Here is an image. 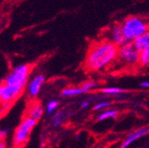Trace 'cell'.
I'll use <instances>...</instances> for the list:
<instances>
[{"mask_svg": "<svg viewBox=\"0 0 149 148\" xmlns=\"http://www.w3.org/2000/svg\"><path fill=\"white\" fill-rule=\"evenodd\" d=\"M30 73V67L27 64H22L14 67L6 77L4 83L12 85L25 87L28 83Z\"/></svg>", "mask_w": 149, "mask_h": 148, "instance_id": "5", "label": "cell"}, {"mask_svg": "<svg viewBox=\"0 0 149 148\" xmlns=\"http://www.w3.org/2000/svg\"><path fill=\"white\" fill-rule=\"evenodd\" d=\"M146 22H147V25H148V28H149V16L146 18Z\"/></svg>", "mask_w": 149, "mask_h": 148, "instance_id": "24", "label": "cell"}, {"mask_svg": "<svg viewBox=\"0 0 149 148\" xmlns=\"http://www.w3.org/2000/svg\"><path fill=\"white\" fill-rule=\"evenodd\" d=\"M117 116H118V112L116 109H108V110H106L104 112L100 113L97 116V120L99 122H102V121H105V120L110 119V118L116 119Z\"/></svg>", "mask_w": 149, "mask_h": 148, "instance_id": "13", "label": "cell"}, {"mask_svg": "<svg viewBox=\"0 0 149 148\" xmlns=\"http://www.w3.org/2000/svg\"><path fill=\"white\" fill-rule=\"evenodd\" d=\"M101 92L107 95H117L120 93H124V92H126V90L118 87H106L101 90Z\"/></svg>", "mask_w": 149, "mask_h": 148, "instance_id": "14", "label": "cell"}, {"mask_svg": "<svg viewBox=\"0 0 149 148\" xmlns=\"http://www.w3.org/2000/svg\"><path fill=\"white\" fill-rule=\"evenodd\" d=\"M44 115V107L41 104L39 103H34L32 106H29V110H28V115L29 117L38 121L39 119H41V117Z\"/></svg>", "mask_w": 149, "mask_h": 148, "instance_id": "10", "label": "cell"}, {"mask_svg": "<svg viewBox=\"0 0 149 148\" xmlns=\"http://www.w3.org/2000/svg\"><path fill=\"white\" fill-rule=\"evenodd\" d=\"M109 106H110V102H108V101H102V102H100L97 105H95V106L93 107V109L96 110V111H99V110H102L104 108H107Z\"/></svg>", "mask_w": 149, "mask_h": 148, "instance_id": "19", "label": "cell"}, {"mask_svg": "<svg viewBox=\"0 0 149 148\" xmlns=\"http://www.w3.org/2000/svg\"><path fill=\"white\" fill-rule=\"evenodd\" d=\"M121 23L125 38L128 42H133L149 29L146 18L139 15L128 16Z\"/></svg>", "mask_w": 149, "mask_h": 148, "instance_id": "2", "label": "cell"}, {"mask_svg": "<svg viewBox=\"0 0 149 148\" xmlns=\"http://www.w3.org/2000/svg\"><path fill=\"white\" fill-rule=\"evenodd\" d=\"M36 124V121L29 116L25 117L22 121L20 125L17 127L13 136V145L15 147L20 148L28 142L30 137V133Z\"/></svg>", "mask_w": 149, "mask_h": 148, "instance_id": "4", "label": "cell"}, {"mask_svg": "<svg viewBox=\"0 0 149 148\" xmlns=\"http://www.w3.org/2000/svg\"><path fill=\"white\" fill-rule=\"evenodd\" d=\"M85 93V90L79 87H71V88H66L61 91V96L62 97H74V96H78L81 94Z\"/></svg>", "mask_w": 149, "mask_h": 148, "instance_id": "12", "label": "cell"}, {"mask_svg": "<svg viewBox=\"0 0 149 148\" xmlns=\"http://www.w3.org/2000/svg\"><path fill=\"white\" fill-rule=\"evenodd\" d=\"M59 106V101L58 100H51L50 102H48L47 106H46V112L47 114H52L54 111L57 109V107Z\"/></svg>", "mask_w": 149, "mask_h": 148, "instance_id": "18", "label": "cell"}, {"mask_svg": "<svg viewBox=\"0 0 149 148\" xmlns=\"http://www.w3.org/2000/svg\"><path fill=\"white\" fill-rule=\"evenodd\" d=\"M45 76L42 74L35 76L28 84V94L30 98H36L39 94L41 88L45 83Z\"/></svg>", "mask_w": 149, "mask_h": 148, "instance_id": "8", "label": "cell"}, {"mask_svg": "<svg viewBox=\"0 0 149 148\" xmlns=\"http://www.w3.org/2000/svg\"><path fill=\"white\" fill-rule=\"evenodd\" d=\"M0 148H6V143L4 139H0Z\"/></svg>", "mask_w": 149, "mask_h": 148, "instance_id": "23", "label": "cell"}, {"mask_svg": "<svg viewBox=\"0 0 149 148\" xmlns=\"http://www.w3.org/2000/svg\"><path fill=\"white\" fill-rule=\"evenodd\" d=\"M63 119H64V115H63V113L62 112H59L56 114L54 116H53V119H52V125L54 127H59L62 122H63Z\"/></svg>", "mask_w": 149, "mask_h": 148, "instance_id": "17", "label": "cell"}, {"mask_svg": "<svg viewBox=\"0 0 149 148\" xmlns=\"http://www.w3.org/2000/svg\"><path fill=\"white\" fill-rule=\"evenodd\" d=\"M132 43L139 51L144 49L149 48V29L146 32H145L142 35H140L139 38L135 39Z\"/></svg>", "mask_w": 149, "mask_h": 148, "instance_id": "11", "label": "cell"}, {"mask_svg": "<svg viewBox=\"0 0 149 148\" xmlns=\"http://www.w3.org/2000/svg\"><path fill=\"white\" fill-rule=\"evenodd\" d=\"M0 116H1V111H0Z\"/></svg>", "mask_w": 149, "mask_h": 148, "instance_id": "25", "label": "cell"}, {"mask_svg": "<svg viewBox=\"0 0 149 148\" xmlns=\"http://www.w3.org/2000/svg\"><path fill=\"white\" fill-rule=\"evenodd\" d=\"M119 47L108 40L94 44L85 58V67L90 71H100L113 63L118 56Z\"/></svg>", "mask_w": 149, "mask_h": 148, "instance_id": "1", "label": "cell"}, {"mask_svg": "<svg viewBox=\"0 0 149 148\" xmlns=\"http://www.w3.org/2000/svg\"><path fill=\"white\" fill-rule=\"evenodd\" d=\"M148 133H149V127H144V128L137 129V131H133L132 133H130L125 138V140L123 142V144L121 145V148H127L132 143H133L134 141L138 140L139 138L146 136Z\"/></svg>", "mask_w": 149, "mask_h": 148, "instance_id": "9", "label": "cell"}, {"mask_svg": "<svg viewBox=\"0 0 149 148\" xmlns=\"http://www.w3.org/2000/svg\"><path fill=\"white\" fill-rule=\"evenodd\" d=\"M139 86L141 88H144V89H147V88H149V81H146V80L142 81L139 83Z\"/></svg>", "mask_w": 149, "mask_h": 148, "instance_id": "20", "label": "cell"}, {"mask_svg": "<svg viewBox=\"0 0 149 148\" xmlns=\"http://www.w3.org/2000/svg\"><path fill=\"white\" fill-rule=\"evenodd\" d=\"M13 148H17V147H13Z\"/></svg>", "mask_w": 149, "mask_h": 148, "instance_id": "26", "label": "cell"}, {"mask_svg": "<svg viewBox=\"0 0 149 148\" xmlns=\"http://www.w3.org/2000/svg\"><path fill=\"white\" fill-rule=\"evenodd\" d=\"M107 36H108L107 40L115 44L118 47L128 42L125 38V35H124L123 27H122V23L116 22V23L113 24V26L108 29Z\"/></svg>", "mask_w": 149, "mask_h": 148, "instance_id": "7", "label": "cell"}, {"mask_svg": "<svg viewBox=\"0 0 149 148\" xmlns=\"http://www.w3.org/2000/svg\"><path fill=\"white\" fill-rule=\"evenodd\" d=\"M24 87L3 83L0 85V103L10 104L21 95Z\"/></svg>", "mask_w": 149, "mask_h": 148, "instance_id": "6", "label": "cell"}, {"mask_svg": "<svg viewBox=\"0 0 149 148\" xmlns=\"http://www.w3.org/2000/svg\"><path fill=\"white\" fill-rule=\"evenodd\" d=\"M117 60L127 67H135L139 62V51L132 42L119 46Z\"/></svg>", "mask_w": 149, "mask_h": 148, "instance_id": "3", "label": "cell"}, {"mask_svg": "<svg viewBox=\"0 0 149 148\" xmlns=\"http://www.w3.org/2000/svg\"><path fill=\"white\" fill-rule=\"evenodd\" d=\"M139 65L149 66V48L144 49L139 51Z\"/></svg>", "mask_w": 149, "mask_h": 148, "instance_id": "15", "label": "cell"}, {"mask_svg": "<svg viewBox=\"0 0 149 148\" xmlns=\"http://www.w3.org/2000/svg\"><path fill=\"white\" fill-rule=\"evenodd\" d=\"M89 105H90V102L87 101V100H85V101H84V102L81 104V107H82V108H86V107L89 106Z\"/></svg>", "mask_w": 149, "mask_h": 148, "instance_id": "22", "label": "cell"}, {"mask_svg": "<svg viewBox=\"0 0 149 148\" xmlns=\"http://www.w3.org/2000/svg\"><path fill=\"white\" fill-rule=\"evenodd\" d=\"M80 87L83 88L85 90V92H88V91H90V90H91L93 89L97 88L98 83L96 82H94V81H85L80 85Z\"/></svg>", "mask_w": 149, "mask_h": 148, "instance_id": "16", "label": "cell"}, {"mask_svg": "<svg viewBox=\"0 0 149 148\" xmlns=\"http://www.w3.org/2000/svg\"><path fill=\"white\" fill-rule=\"evenodd\" d=\"M7 129H0V139H5V138L7 136Z\"/></svg>", "mask_w": 149, "mask_h": 148, "instance_id": "21", "label": "cell"}]
</instances>
